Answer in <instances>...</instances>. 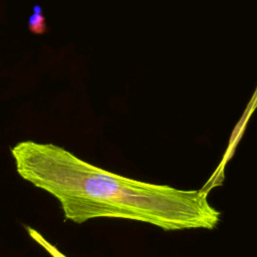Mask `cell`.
<instances>
[{
    "label": "cell",
    "instance_id": "6da1fadb",
    "mask_svg": "<svg viewBox=\"0 0 257 257\" xmlns=\"http://www.w3.org/2000/svg\"><path fill=\"white\" fill-rule=\"evenodd\" d=\"M18 175L52 195L64 220L128 219L165 231L213 229L221 213L205 190H181L134 180L93 166L51 143L22 141L10 150Z\"/></svg>",
    "mask_w": 257,
    "mask_h": 257
},
{
    "label": "cell",
    "instance_id": "7a4b0ae2",
    "mask_svg": "<svg viewBox=\"0 0 257 257\" xmlns=\"http://www.w3.org/2000/svg\"><path fill=\"white\" fill-rule=\"evenodd\" d=\"M25 230L27 231V234L29 237L36 242L42 249H44L51 257H67L65 254H63L55 245L50 243L41 233H39L36 229L32 228L31 226H24Z\"/></svg>",
    "mask_w": 257,
    "mask_h": 257
},
{
    "label": "cell",
    "instance_id": "3957f363",
    "mask_svg": "<svg viewBox=\"0 0 257 257\" xmlns=\"http://www.w3.org/2000/svg\"><path fill=\"white\" fill-rule=\"evenodd\" d=\"M28 28L30 31L36 34H41L46 30L45 18L40 11H35L28 20Z\"/></svg>",
    "mask_w": 257,
    "mask_h": 257
}]
</instances>
